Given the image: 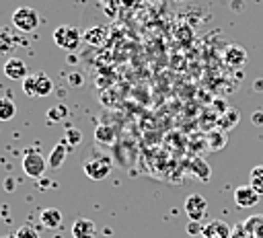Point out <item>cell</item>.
Returning a JSON list of instances; mask_svg holds the SVG:
<instances>
[{
	"label": "cell",
	"instance_id": "obj_12",
	"mask_svg": "<svg viewBox=\"0 0 263 238\" xmlns=\"http://www.w3.org/2000/svg\"><path fill=\"white\" fill-rule=\"evenodd\" d=\"M70 150H72V148L68 146V142L62 140V142L51 150V154H49V166H51V168H60V166L64 164V160H66V156H68Z\"/></svg>",
	"mask_w": 263,
	"mask_h": 238
},
{
	"label": "cell",
	"instance_id": "obj_24",
	"mask_svg": "<svg viewBox=\"0 0 263 238\" xmlns=\"http://www.w3.org/2000/svg\"><path fill=\"white\" fill-rule=\"evenodd\" d=\"M66 142H68V146L70 148H74L76 144H80V140H82V133L76 129V127H72V129H68L66 131V137H64Z\"/></svg>",
	"mask_w": 263,
	"mask_h": 238
},
{
	"label": "cell",
	"instance_id": "obj_19",
	"mask_svg": "<svg viewBox=\"0 0 263 238\" xmlns=\"http://www.w3.org/2000/svg\"><path fill=\"white\" fill-rule=\"evenodd\" d=\"M238 115H240L238 111H232V109H230V111H226V115H224V117H228V119H220V121H218L220 129H222V131H228L232 125H236V123H238Z\"/></svg>",
	"mask_w": 263,
	"mask_h": 238
},
{
	"label": "cell",
	"instance_id": "obj_17",
	"mask_svg": "<svg viewBox=\"0 0 263 238\" xmlns=\"http://www.w3.org/2000/svg\"><path fill=\"white\" fill-rule=\"evenodd\" d=\"M249 185H251L259 195H263V164H257V166L251 168Z\"/></svg>",
	"mask_w": 263,
	"mask_h": 238
},
{
	"label": "cell",
	"instance_id": "obj_8",
	"mask_svg": "<svg viewBox=\"0 0 263 238\" xmlns=\"http://www.w3.org/2000/svg\"><path fill=\"white\" fill-rule=\"evenodd\" d=\"M203 238H232V228L224 220H212L203 226Z\"/></svg>",
	"mask_w": 263,
	"mask_h": 238
},
{
	"label": "cell",
	"instance_id": "obj_3",
	"mask_svg": "<svg viewBox=\"0 0 263 238\" xmlns=\"http://www.w3.org/2000/svg\"><path fill=\"white\" fill-rule=\"evenodd\" d=\"M111 168H113V164H111V160L107 156L84 160V164H82V170H84V174L90 181H103V179H107L109 172H111Z\"/></svg>",
	"mask_w": 263,
	"mask_h": 238
},
{
	"label": "cell",
	"instance_id": "obj_31",
	"mask_svg": "<svg viewBox=\"0 0 263 238\" xmlns=\"http://www.w3.org/2000/svg\"><path fill=\"white\" fill-rule=\"evenodd\" d=\"M177 2H181V0H177Z\"/></svg>",
	"mask_w": 263,
	"mask_h": 238
},
{
	"label": "cell",
	"instance_id": "obj_14",
	"mask_svg": "<svg viewBox=\"0 0 263 238\" xmlns=\"http://www.w3.org/2000/svg\"><path fill=\"white\" fill-rule=\"evenodd\" d=\"M51 90H53V82L49 80V76L43 74V72H37L35 74V94L37 96H47Z\"/></svg>",
	"mask_w": 263,
	"mask_h": 238
},
{
	"label": "cell",
	"instance_id": "obj_5",
	"mask_svg": "<svg viewBox=\"0 0 263 238\" xmlns=\"http://www.w3.org/2000/svg\"><path fill=\"white\" fill-rule=\"evenodd\" d=\"M185 213L189 217V222H201L208 213V201L203 195L199 193H191L187 199H185Z\"/></svg>",
	"mask_w": 263,
	"mask_h": 238
},
{
	"label": "cell",
	"instance_id": "obj_26",
	"mask_svg": "<svg viewBox=\"0 0 263 238\" xmlns=\"http://www.w3.org/2000/svg\"><path fill=\"white\" fill-rule=\"evenodd\" d=\"M68 84H70V86H80V84H82V74H78V72H70V76H68Z\"/></svg>",
	"mask_w": 263,
	"mask_h": 238
},
{
	"label": "cell",
	"instance_id": "obj_4",
	"mask_svg": "<svg viewBox=\"0 0 263 238\" xmlns=\"http://www.w3.org/2000/svg\"><path fill=\"white\" fill-rule=\"evenodd\" d=\"M45 168H47V162H45V158L37 150H27L25 152V156H23V170H25L27 176L41 179Z\"/></svg>",
	"mask_w": 263,
	"mask_h": 238
},
{
	"label": "cell",
	"instance_id": "obj_18",
	"mask_svg": "<svg viewBox=\"0 0 263 238\" xmlns=\"http://www.w3.org/2000/svg\"><path fill=\"white\" fill-rule=\"evenodd\" d=\"M12 47H14V39H12V35H10L6 29H0V55L10 53Z\"/></svg>",
	"mask_w": 263,
	"mask_h": 238
},
{
	"label": "cell",
	"instance_id": "obj_20",
	"mask_svg": "<svg viewBox=\"0 0 263 238\" xmlns=\"http://www.w3.org/2000/svg\"><path fill=\"white\" fill-rule=\"evenodd\" d=\"M208 140H210V148H212V150H220V148L226 144V133L220 129L218 133H210Z\"/></svg>",
	"mask_w": 263,
	"mask_h": 238
},
{
	"label": "cell",
	"instance_id": "obj_23",
	"mask_svg": "<svg viewBox=\"0 0 263 238\" xmlns=\"http://www.w3.org/2000/svg\"><path fill=\"white\" fill-rule=\"evenodd\" d=\"M23 92L27 96H37L35 94V74H29L25 80H23Z\"/></svg>",
	"mask_w": 263,
	"mask_h": 238
},
{
	"label": "cell",
	"instance_id": "obj_6",
	"mask_svg": "<svg viewBox=\"0 0 263 238\" xmlns=\"http://www.w3.org/2000/svg\"><path fill=\"white\" fill-rule=\"evenodd\" d=\"M259 197H261V195H259L251 185H240V187L234 189V203H236L238 207H242V209L257 205V203H259Z\"/></svg>",
	"mask_w": 263,
	"mask_h": 238
},
{
	"label": "cell",
	"instance_id": "obj_10",
	"mask_svg": "<svg viewBox=\"0 0 263 238\" xmlns=\"http://www.w3.org/2000/svg\"><path fill=\"white\" fill-rule=\"evenodd\" d=\"M224 62L230 68H240L247 62V51L240 45H228L224 51Z\"/></svg>",
	"mask_w": 263,
	"mask_h": 238
},
{
	"label": "cell",
	"instance_id": "obj_2",
	"mask_svg": "<svg viewBox=\"0 0 263 238\" xmlns=\"http://www.w3.org/2000/svg\"><path fill=\"white\" fill-rule=\"evenodd\" d=\"M12 25L21 33H33L39 27V12L31 6H18L12 12Z\"/></svg>",
	"mask_w": 263,
	"mask_h": 238
},
{
	"label": "cell",
	"instance_id": "obj_21",
	"mask_svg": "<svg viewBox=\"0 0 263 238\" xmlns=\"http://www.w3.org/2000/svg\"><path fill=\"white\" fill-rule=\"evenodd\" d=\"M191 170H193L197 176H203V181H208V179H210V168H208V164H205L203 160H193Z\"/></svg>",
	"mask_w": 263,
	"mask_h": 238
},
{
	"label": "cell",
	"instance_id": "obj_11",
	"mask_svg": "<svg viewBox=\"0 0 263 238\" xmlns=\"http://www.w3.org/2000/svg\"><path fill=\"white\" fill-rule=\"evenodd\" d=\"M39 222H41V226H45L47 230H55V228H60V224H62V211L55 209V207H45V209H41V213H39Z\"/></svg>",
	"mask_w": 263,
	"mask_h": 238
},
{
	"label": "cell",
	"instance_id": "obj_16",
	"mask_svg": "<svg viewBox=\"0 0 263 238\" xmlns=\"http://www.w3.org/2000/svg\"><path fill=\"white\" fill-rule=\"evenodd\" d=\"M16 115V105L10 96L0 98V121H10Z\"/></svg>",
	"mask_w": 263,
	"mask_h": 238
},
{
	"label": "cell",
	"instance_id": "obj_7",
	"mask_svg": "<svg viewBox=\"0 0 263 238\" xmlns=\"http://www.w3.org/2000/svg\"><path fill=\"white\" fill-rule=\"evenodd\" d=\"M4 74L10 78V80H25L29 76V70H27V64L21 60V57H8L4 62Z\"/></svg>",
	"mask_w": 263,
	"mask_h": 238
},
{
	"label": "cell",
	"instance_id": "obj_28",
	"mask_svg": "<svg viewBox=\"0 0 263 238\" xmlns=\"http://www.w3.org/2000/svg\"><path fill=\"white\" fill-rule=\"evenodd\" d=\"M187 230H189V234H199V232H203L201 222H189V224H187Z\"/></svg>",
	"mask_w": 263,
	"mask_h": 238
},
{
	"label": "cell",
	"instance_id": "obj_29",
	"mask_svg": "<svg viewBox=\"0 0 263 238\" xmlns=\"http://www.w3.org/2000/svg\"><path fill=\"white\" fill-rule=\"evenodd\" d=\"M253 123H255V125H263V113H261V111H257V113L253 115Z\"/></svg>",
	"mask_w": 263,
	"mask_h": 238
},
{
	"label": "cell",
	"instance_id": "obj_25",
	"mask_svg": "<svg viewBox=\"0 0 263 238\" xmlns=\"http://www.w3.org/2000/svg\"><path fill=\"white\" fill-rule=\"evenodd\" d=\"M232 238H253L247 230H245V226L240 224V226H236V228H232Z\"/></svg>",
	"mask_w": 263,
	"mask_h": 238
},
{
	"label": "cell",
	"instance_id": "obj_13",
	"mask_svg": "<svg viewBox=\"0 0 263 238\" xmlns=\"http://www.w3.org/2000/svg\"><path fill=\"white\" fill-rule=\"evenodd\" d=\"M245 230L253 236V238H263V215L261 213H255L251 215L247 222H242Z\"/></svg>",
	"mask_w": 263,
	"mask_h": 238
},
{
	"label": "cell",
	"instance_id": "obj_9",
	"mask_svg": "<svg viewBox=\"0 0 263 238\" xmlns=\"http://www.w3.org/2000/svg\"><path fill=\"white\" fill-rule=\"evenodd\" d=\"M70 234H72V238H95V236H97V226H95L92 220L78 217V220L72 224Z\"/></svg>",
	"mask_w": 263,
	"mask_h": 238
},
{
	"label": "cell",
	"instance_id": "obj_22",
	"mask_svg": "<svg viewBox=\"0 0 263 238\" xmlns=\"http://www.w3.org/2000/svg\"><path fill=\"white\" fill-rule=\"evenodd\" d=\"M14 238H41V236H39V232L33 226H21L14 232Z\"/></svg>",
	"mask_w": 263,
	"mask_h": 238
},
{
	"label": "cell",
	"instance_id": "obj_1",
	"mask_svg": "<svg viewBox=\"0 0 263 238\" xmlns=\"http://www.w3.org/2000/svg\"><path fill=\"white\" fill-rule=\"evenodd\" d=\"M53 43L64 49V51H76L80 41H82V33L80 29L72 27V25H60L55 31H53Z\"/></svg>",
	"mask_w": 263,
	"mask_h": 238
},
{
	"label": "cell",
	"instance_id": "obj_30",
	"mask_svg": "<svg viewBox=\"0 0 263 238\" xmlns=\"http://www.w3.org/2000/svg\"><path fill=\"white\" fill-rule=\"evenodd\" d=\"M2 238H14V234H12V236H2Z\"/></svg>",
	"mask_w": 263,
	"mask_h": 238
},
{
	"label": "cell",
	"instance_id": "obj_15",
	"mask_svg": "<svg viewBox=\"0 0 263 238\" xmlns=\"http://www.w3.org/2000/svg\"><path fill=\"white\" fill-rule=\"evenodd\" d=\"M105 35H107V29H103V27H90V29H86L82 33V39L86 43H90V45H101L105 41Z\"/></svg>",
	"mask_w": 263,
	"mask_h": 238
},
{
	"label": "cell",
	"instance_id": "obj_27",
	"mask_svg": "<svg viewBox=\"0 0 263 238\" xmlns=\"http://www.w3.org/2000/svg\"><path fill=\"white\" fill-rule=\"evenodd\" d=\"M60 113H62V115L66 113V109H64L62 105H58L55 109H49V113H47V115H49V119H51V121H58V119H60V117H58Z\"/></svg>",
	"mask_w": 263,
	"mask_h": 238
}]
</instances>
